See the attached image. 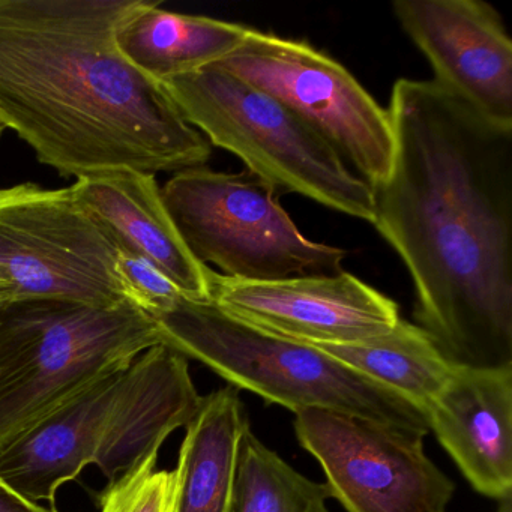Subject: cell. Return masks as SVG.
Wrapping results in <instances>:
<instances>
[{"instance_id": "obj_14", "label": "cell", "mask_w": 512, "mask_h": 512, "mask_svg": "<svg viewBox=\"0 0 512 512\" xmlns=\"http://www.w3.org/2000/svg\"><path fill=\"white\" fill-rule=\"evenodd\" d=\"M77 199L119 250L160 269L185 298L212 301V271L182 241L155 175L121 170L77 179Z\"/></svg>"}, {"instance_id": "obj_21", "label": "cell", "mask_w": 512, "mask_h": 512, "mask_svg": "<svg viewBox=\"0 0 512 512\" xmlns=\"http://www.w3.org/2000/svg\"><path fill=\"white\" fill-rule=\"evenodd\" d=\"M118 271L130 301L151 316L169 310L184 296L160 269L136 254L119 250Z\"/></svg>"}, {"instance_id": "obj_8", "label": "cell", "mask_w": 512, "mask_h": 512, "mask_svg": "<svg viewBox=\"0 0 512 512\" xmlns=\"http://www.w3.org/2000/svg\"><path fill=\"white\" fill-rule=\"evenodd\" d=\"M211 65L284 104L371 188L385 181L394 155L388 109L331 56L250 28L238 49Z\"/></svg>"}, {"instance_id": "obj_10", "label": "cell", "mask_w": 512, "mask_h": 512, "mask_svg": "<svg viewBox=\"0 0 512 512\" xmlns=\"http://www.w3.org/2000/svg\"><path fill=\"white\" fill-rule=\"evenodd\" d=\"M212 302L263 331L311 346L361 343L391 331L398 305L349 272L277 281L212 274Z\"/></svg>"}, {"instance_id": "obj_11", "label": "cell", "mask_w": 512, "mask_h": 512, "mask_svg": "<svg viewBox=\"0 0 512 512\" xmlns=\"http://www.w3.org/2000/svg\"><path fill=\"white\" fill-rule=\"evenodd\" d=\"M395 17L437 85L488 121L512 127V41L482 0H395Z\"/></svg>"}, {"instance_id": "obj_18", "label": "cell", "mask_w": 512, "mask_h": 512, "mask_svg": "<svg viewBox=\"0 0 512 512\" xmlns=\"http://www.w3.org/2000/svg\"><path fill=\"white\" fill-rule=\"evenodd\" d=\"M316 347L424 413L455 368L419 326L403 319L371 340Z\"/></svg>"}, {"instance_id": "obj_5", "label": "cell", "mask_w": 512, "mask_h": 512, "mask_svg": "<svg viewBox=\"0 0 512 512\" xmlns=\"http://www.w3.org/2000/svg\"><path fill=\"white\" fill-rule=\"evenodd\" d=\"M185 121L212 146L277 188L373 223V188L325 139L271 95L208 65L161 83Z\"/></svg>"}, {"instance_id": "obj_1", "label": "cell", "mask_w": 512, "mask_h": 512, "mask_svg": "<svg viewBox=\"0 0 512 512\" xmlns=\"http://www.w3.org/2000/svg\"><path fill=\"white\" fill-rule=\"evenodd\" d=\"M373 226L403 260L419 328L455 367H512V127L433 80L395 82Z\"/></svg>"}, {"instance_id": "obj_24", "label": "cell", "mask_w": 512, "mask_h": 512, "mask_svg": "<svg viewBox=\"0 0 512 512\" xmlns=\"http://www.w3.org/2000/svg\"><path fill=\"white\" fill-rule=\"evenodd\" d=\"M5 130H7V127H5L2 122H0V139H2V136H4Z\"/></svg>"}, {"instance_id": "obj_7", "label": "cell", "mask_w": 512, "mask_h": 512, "mask_svg": "<svg viewBox=\"0 0 512 512\" xmlns=\"http://www.w3.org/2000/svg\"><path fill=\"white\" fill-rule=\"evenodd\" d=\"M118 253L71 187L0 190V302L53 298L112 307L130 301Z\"/></svg>"}, {"instance_id": "obj_13", "label": "cell", "mask_w": 512, "mask_h": 512, "mask_svg": "<svg viewBox=\"0 0 512 512\" xmlns=\"http://www.w3.org/2000/svg\"><path fill=\"white\" fill-rule=\"evenodd\" d=\"M200 403L182 353L164 343L145 350L122 376L92 464L112 484L187 427Z\"/></svg>"}, {"instance_id": "obj_2", "label": "cell", "mask_w": 512, "mask_h": 512, "mask_svg": "<svg viewBox=\"0 0 512 512\" xmlns=\"http://www.w3.org/2000/svg\"><path fill=\"white\" fill-rule=\"evenodd\" d=\"M146 0H0V122L68 178L203 167L211 143L119 52Z\"/></svg>"}, {"instance_id": "obj_15", "label": "cell", "mask_w": 512, "mask_h": 512, "mask_svg": "<svg viewBox=\"0 0 512 512\" xmlns=\"http://www.w3.org/2000/svg\"><path fill=\"white\" fill-rule=\"evenodd\" d=\"M125 370L101 377L2 449L0 479L31 502L47 500L56 511L58 488L94 463Z\"/></svg>"}, {"instance_id": "obj_3", "label": "cell", "mask_w": 512, "mask_h": 512, "mask_svg": "<svg viewBox=\"0 0 512 512\" xmlns=\"http://www.w3.org/2000/svg\"><path fill=\"white\" fill-rule=\"evenodd\" d=\"M163 343L202 362L235 389L293 413L332 410L427 436V416L409 401L311 344L263 331L212 301L181 296L155 314Z\"/></svg>"}, {"instance_id": "obj_4", "label": "cell", "mask_w": 512, "mask_h": 512, "mask_svg": "<svg viewBox=\"0 0 512 512\" xmlns=\"http://www.w3.org/2000/svg\"><path fill=\"white\" fill-rule=\"evenodd\" d=\"M163 343L151 314L31 298L0 302V451L107 374Z\"/></svg>"}, {"instance_id": "obj_19", "label": "cell", "mask_w": 512, "mask_h": 512, "mask_svg": "<svg viewBox=\"0 0 512 512\" xmlns=\"http://www.w3.org/2000/svg\"><path fill=\"white\" fill-rule=\"evenodd\" d=\"M325 484L293 469L248 428L239 448L232 512H328Z\"/></svg>"}, {"instance_id": "obj_20", "label": "cell", "mask_w": 512, "mask_h": 512, "mask_svg": "<svg viewBox=\"0 0 512 512\" xmlns=\"http://www.w3.org/2000/svg\"><path fill=\"white\" fill-rule=\"evenodd\" d=\"M158 454L146 455L109 484L100 496L101 512H178V473L155 469Z\"/></svg>"}, {"instance_id": "obj_16", "label": "cell", "mask_w": 512, "mask_h": 512, "mask_svg": "<svg viewBox=\"0 0 512 512\" xmlns=\"http://www.w3.org/2000/svg\"><path fill=\"white\" fill-rule=\"evenodd\" d=\"M179 449L178 512H232L242 437L250 428L238 389L202 397Z\"/></svg>"}, {"instance_id": "obj_23", "label": "cell", "mask_w": 512, "mask_h": 512, "mask_svg": "<svg viewBox=\"0 0 512 512\" xmlns=\"http://www.w3.org/2000/svg\"><path fill=\"white\" fill-rule=\"evenodd\" d=\"M499 509L497 512H512V494L499 500Z\"/></svg>"}, {"instance_id": "obj_17", "label": "cell", "mask_w": 512, "mask_h": 512, "mask_svg": "<svg viewBox=\"0 0 512 512\" xmlns=\"http://www.w3.org/2000/svg\"><path fill=\"white\" fill-rule=\"evenodd\" d=\"M157 0L122 23L119 52L137 70L163 83L199 71L238 49L248 26L161 10Z\"/></svg>"}, {"instance_id": "obj_9", "label": "cell", "mask_w": 512, "mask_h": 512, "mask_svg": "<svg viewBox=\"0 0 512 512\" xmlns=\"http://www.w3.org/2000/svg\"><path fill=\"white\" fill-rule=\"evenodd\" d=\"M295 433L347 512H446L455 485L424 451V437L323 409L295 413Z\"/></svg>"}, {"instance_id": "obj_22", "label": "cell", "mask_w": 512, "mask_h": 512, "mask_svg": "<svg viewBox=\"0 0 512 512\" xmlns=\"http://www.w3.org/2000/svg\"><path fill=\"white\" fill-rule=\"evenodd\" d=\"M0 512H56L43 508L38 503L31 502L20 496L10 485L0 479Z\"/></svg>"}, {"instance_id": "obj_6", "label": "cell", "mask_w": 512, "mask_h": 512, "mask_svg": "<svg viewBox=\"0 0 512 512\" xmlns=\"http://www.w3.org/2000/svg\"><path fill=\"white\" fill-rule=\"evenodd\" d=\"M280 191L259 176L203 167L176 173L164 205L194 259L238 281L337 274L343 248L310 241L280 205Z\"/></svg>"}, {"instance_id": "obj_12", "label": "cell", "mask_w": 512, "mask_h": 512, "mask_svg": "<svg viewBox=\"0 0 512 512\" xmlns=\"http://www.w3.org/2000/svg\"><path fill=\"white\" fill-rule=\"evenodd\" d=\"M425 416L478 493L511 496L512 367H455Z\"/></svg>"}]
</instances>
